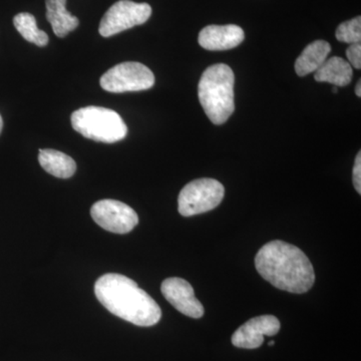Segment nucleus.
<instances>
[{
    "instance_id": "obj_11",
    "label": "nucleus",
    "mask_w": 361,
    "mask_h": 361,
    "mask_svg": "<svg viewBox=\"0 0 361 361\" xmlns=\"http://www.w3.org/2000/svg\"><path fill=\"white\" fill-rule=\"evenodd\" d=\"M245 39L244 30L238 25H209L199 33V44L208 51H228Z\"/></svg>"
},
{
    "instance_id": "obj_6",
    "label": "nucleus",
    "mask_w": 361,
    "mask_h": 361,
    "mask_svg": "<svg viewBox=\"0 0 361 361\" xmlns=\"http://www.w3.org/2000/svg\"><path fill=\"white\" fill-rule=\"evenodd\" d=\"M104 90L110 92H140L155 85V75L148 66L141 63L127 61L118 63L106 71L99 80Z\"/></svg>"
},
{
    "instance_id": "obj_3",
    "label": "nucleus",
    "mask_w": 361,
    "mask_h": 361,
    "mask_svg": "<svg viewBox=\"0 0 361 361\" xmlns=\"http://www.w3.org/2000/svg\"><path fill=\"white\" fill-rule=\"evenodd\" d=\"M235 75L225 63L209 66L198 85L199 101L214 125H223L235 111Z\"/></svg>"
},
{
    "instance_id": "obj_13",
    "label": "nucleus",
    "mask_w": 361,
    "mask_h": 361,
    "mask_svg": "<svg viewBox=\"0 0 361 361\" xmlns=\"http://www.w3.org/2000/svg\"><path fill=\"white\" fill-rule=\"evenodd\" d=\"M331 51V45L325 40H315L304 49L295 61V71L299 77L315 73L325 63Z\"/></svg>"
},
{
    "instance_id": "obj_20",
    "label": "nucleus",
    "mask_w": 361,
    "mask_h": 361,
    "mask_svg": "<svg viewBox=\"0 0 361 361\" xmlns=\"http://www.w3.org/2000/svg\"><path fill=\"white\" fill-rule=\"evenodd\" d=\"M355 94L358 97H361V80H358L357 85H356Z\"/></svg>"
},
{
    "instance_id": "obj_18",
    "label": "nucleus",
    "mask_w": 361,
    "mask_h": 361,
    "mask_svg": "<svg viewBox=\"0 0 361 361\" xmlns=\"http://www.w3.org/2000/svg\"><path fill=\"white\" fill-rule=\"evenodd\" d=\"M346 56L348 59V63L353 68L360 70L361 68V44L360 42L358 44H353L349 45L348 49H346Z\"/></svg>"
},
{
    "instance_id": "obj_12",
    "label": "nucleus",
    "mask_w": 361,
    "mask_h": 361,
    "mask_svg": "<svg viewBox=\"0 0 361 361\" xmlns=\"http://www.w3.org/2000/svg\"><path fill=\"white\" fill-rule=\"evenodd\" d=\"M47 20L56 37H66L80 25L78 18L66 9V0H45Z\"/></svg>"
},
{
    "instance_id": "obj_14",
    "label": "nucleus",
    "mask_w": 361,
    "mask_h": 361,
    "mask_svg": "<svg viewBox=\"0 0 361 361\" xmlns=\"http://www.w3.org/2000/svg\"><path fill=\"white\" fill-rule=\"evenodd\" d=\"M316 82H329L336 87H346L350 84L353 78V68L345 59L334 56L325 61L315 71Z\"/></svg>"
},
{
    "instance_id": "obj_10",
    "label": "nucleus",
    "mask_w": 361,
    "mask_h": 361,
    "mask_svg": "<svg viewBox=\"0 0 361 361\" xmlns=\"http://www.w3.org/2000/svg\"><path fill=\"white\" fill-rule=\"evenodd\" d=\"M161 291L164 297L183 314L191 318H201L204 307L197 299L192 285L182 278L172 277L164 280Z\"/></svg>"
},
{
    "instance_id": "obj_22",
    "label": "nucleus",
    "mask_w": 361,
    "mask_h": 361,
    "mask_svg": "<svg viewBox=\"0 0 361 361\" xmlns=\"http://www.w3.org/2000/svg\"><path fill=\"white\" fill-rule=\"evenodd\" d=\"M274 343H275V342H274V341H270V342H269V345H270V346H273V345H274Z\"/></svg>"
},
{
    "instance_id": "obj_5",
    "label": "nucleus",
    "mask_w": 361,
    "mask_h": 361,
    "mask_svg": "<svg viewBox=\"0 0 361 361\" xmlns=\"http://www.w3.org/2000/svg\"><path fill=\"white\" fill-rule=\"evenodd\" d=\"M225 189L219 180L203 178L183 188L178 198L179 213L184 217L209 212L220 205Z\"/></svg>"
},
{
    "instance_id": "obj_1",
    "label": "nucleus",
    "mask_w": 361,
    "mask_h": 361,
    "mask_svg": "<svg viewBox=\"0 0 361 361\" xmlns=\"http://www.w3.org/2000/svg\"><path fill=\"white\" fill-rule=\"evenodd\" d=\"M255 266L259 274L280 290L305 293L315 282L307 256L298 247L280 240L265 244L258 251Z\"/></svg>"
},
{
    "instance_id": "obj_4",
    "label": "nucleus",
    "mask_w": 361,
    "mask_h": 361,
    "mask_svg": "<svg viewBox=\"0 0 361 361\" xmlns=\"http://www.w3.org/2000/svg\"><path fill=\"white\" fill-rule=\"evenodd\" d=\"M73 130L94 141L113 144L122 141L128 128L116 111L102 106H90L73 111L71 115Z\"/></svg>"
},
{
    "instance_id": "obj_8",
    "label": "nucleus",
    "mask_w": 361,
    "mask_h": 361,
    "mask_svg": "<svg viewBox=\"0 0 361 361\" xmlns=\"http://www.w3.org/2000/svg\"><path fill=\"white\" fill-rule=\"evenodd\" d=\"M90 215L99 227L116 234H127L139 223L134 209L123 202L111 199L94 203L90 209Z\"/></svg>"
},
{
    "instance_id": "obj_15",
    "label": "nucleus",
    "mask_w": 361,
    "mask_h": 361,
    "mask_svg": "<svg viewBox=\"0 0 361 361\" xmlns=\"http://www.w3.org/2000/svg\"><path fill=\"white\" fill-rule=\"evenodd\" d=\"M40 166L49 174L61 179H68L75 175L77 164L75 160L56 149H40L39 155Z\"/></svg>"
},
{
    "instance_id": "obj_7",
    "label": "nucleus",
    "mask_w": 361,
    "mask_h": 361,
    "mask_svg": "<svg viewBox=\"0 0 361 361\" xmlns=\"http://www.w3.org/2000/svg\"><path fill=\"white\" fill-rule=\"evenodd\" d=\"M152 7L148 4H137L120 0L104 13L99 25V35L110 37L135 25H144L151 18Z\"/></svg>"
},
{
    "instance_id": "obj_23",
    "label": "nucleus",
    "mask_w": 361,
    "mask_h": 361,
    "mask_svg": "<svg viewBox=\"0 0 361 361\" xmlns=\"http://www.w3.org/2000/svg\"><path fill=\"white\" fill-rule=\"evenodd\" d=\"M332 92H337V87H334V89L332 90Z\"/></svg>"
},
{
    "instance_id": "obj_19",
    "label": "nucleus",
    "mask_w": 361,
    "mask_h": 361,
    "mask_svg": "<svg viewBox=\"0 0 361 361\" xmlns=\"http://www.w3.org/2000/svg\"><path fill=\"white\" fill-rule=\"evenodd\" d=\"M353 185L358 194H361V153L357 154L355 158V167H353Z\"/></svg>"
},
{
    "instance_id": "obj_2",
    "label": "nucleus",
    "mask_w": 361,
    "mask_h": 361,
    "mask_svg": "<svg viewBox=\"0 0 361 361\" xmlns=\"http://www.w3.org/2000/svg\"><path fill=\"white\" fill-rule=\"evenodd\" d=\"M94 293L106 310L126 322L142 327L160 322V306L129 277L116 273L103 275L94 284Z\"/></svg>"
},
{
    "instance_id": "obj_16",
    "label": "nucleus",
    "mask_w": 361,
    "mask_h": 361,
    "mask_svg": "<svg viewBox=\"0 0 361 361\" xmlns=\"http://www.w3.org/2000/svg\"><path fill=\"white\" fill-rule=\"evenodd\" d=\"M13 25L21 37L27 42L44 47L49 44V35L40 30L37 25V20L32 14L23 13L16 14L13 18Z\"/></svg>"
},
{
    "instance_id": "obj_21",
    "label": "nucleus",
    "mask_w": 361,
    "mask_h": 361,
    "mask_svg": "<svg viewBox=\"0 0 361 361\" xmlns=\"http://www.w3.org/2000/svg\"><path fill=\"white\" fill-rule=\"evenodd\" d=\"M2 127H4V121H2L1 116H0V133H1Z\"/></svg>"
},
{
    "instance_id": "obj_17",
    "label": "nucleus",
    "mask_w": 361,
    "mask_h": 361,
    "mask_svg": "<svg viewBox=\"0 0 361 361\" xmlns=\"http://www.w3.org/2000/svg\"><path fill=\"white\" fill-rule=\"evenodd\" d=\"M336 37L338 42L346 44H358L361 40V18L345 21L337 27Z\"/></svg>"
},
{
    "instance_id": "obj_9",
    "label": "nucleus",
    "mask_w": 361,
    "mask_h": 361,
    "mask_svg": "<svg viewBox=\"0 0 361 361\" xmlns=\"http://www.w3.org/2000/svg\"><path fill=\"white\" fill-rule=\"evenodd\" d=\"M279 330L280 322L275 316H257L244 323L234 332L232 344L239 348H258L264 342V336H276Z\"/></svg>"
}]
</instances>
